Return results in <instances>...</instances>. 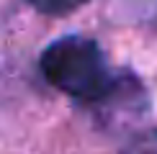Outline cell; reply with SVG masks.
Segmentation results:
<instances>
[{
  "instance_id": "1",
  "label": "cell",
  "mask_w": 157,
  "mask_h": 154,
  "mask_svg": "<svg viewBox=\"0 0 157 154\" xmlns=\"http://www.w3.org/2000/svg\"><path fill=\"white\" fill-rule=\"evenodd\" d=\"M39 72L54 90L95 108L113 98L126 77L108 64L95 38L82 34H67L52 41L39 57Z\"/></svg>"
},
{
  "instance_id": "2",
  "label": "cell",
  "mask_w": 157,
  "mask_h": 154,
  "mask_svg": "<svg viewBox=\"0 0 157 154\" xmlns=\"http://www.w3.org/2000/svg\"><path fill=\"white\" fill-rule=\"evenodd\" d=\"M124 21L136 26H157V0H121Z\"/></svg>"
},
{
  "instance_id": "3",
  "label": "cell",
  "mask_w": 157,
  "mask_h": 154,
  "mask_svg": "<svg viewBox=\"0 0 157 154\" xmlns=\"http://www.w3.org/2000/svg\"><path fill=\"white\" fill-rule=\"evenodd\" d=\"M26 3L34 5L44 16H67V13L77 10L80 5H85L88 0H26Z\"/></svg>"
},
{
  "instance_id": "4",
  "label": "cell",
  "mask_w": 157,
  "mask_h": 154,
  "mask_svg": "<svg viewBox=\"0 0 157 154\" xmlns=\"http://www.w3.org/2000/svg\"><path fill=\"white\" fill-rule=\"evenodd\" d=\"M121 154H157V128L142 131L134 139H129Z\"/></svg>"
}]
</instances>
